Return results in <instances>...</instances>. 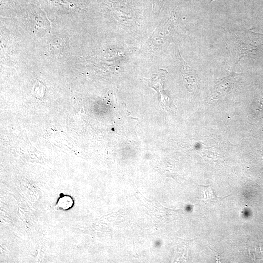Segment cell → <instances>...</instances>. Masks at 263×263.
Listing matches in <instances>:
<instances>
[{"instance_id":"obj_1","label":"cell","mask_w":263,"mask_h":263,"mask_svg":"<svg viewBox=\"0 0 263 263\" xmlns=\"http://www.w3.org/2000/svg\"><path fill=\"white\" fill-rule=\"evenodd\" d=\"M176 22L175 16L172 15L160 22L144 44L143 48L156 51L169 43L175 33Z\"/></svg>"},{"instance_id":"obj_2","label":"cell","mask_w":263,"mask_h":263,"mask_svg":"<svg viewBox=\"0 0 263 263\" xmlns=\"http://www.w3.org/2000/svg\"><path fill=\"white\" fill-rule=\"evenodd\" d=\"M167 74L166 70L160 69L153 74L150 79H146L148 85L158 92L162 107L166 110L170 107L169 99L164 91V83Z\"/></svg>"},{"instance_id":"obj_3","label":"cell","mask_w":263,"mask_h":263,"mask_svg":"<svg viewBox=\"0 0 263 263\" xmlns=\"http://www.w3.org/2000/svg\"><path fill=\"white\" fill-rule=\"evenodd\" d=\"M178 58L180 64L181 71L187 88L193 90L197 86L196 75L193 69L185 62L179 51Z\"/></svg>"},{"instance_id":"obj_4","label":"cell","mask_w":263,"mask_h":263,"mask_svg":"<svg viewBox=\"0 0 263 263\" xmlns=\"http://www.w3.org/2000/svg\"><path fill=\"white\" fill-rule=\"evenodd\" d=\"M201 192V200L204 202L217 203L230 195L225 197H220L216 195L214 190L210 185H199Z\"/></svg>"},{"instance_id":"obj_5","label":"cell","mask_w":263,"mask_h":263,"mask_svg":"<svg viewBox=\"0 0 263 263\" xmlns=\"http://www.w3.org/2000/svg\"><path fill=\"white\" fill-rule=\"evenodd\" d=\"M234 76V74H231L228 76L221 79L217 85V91L220 93L225 92L232 85Z\"/></svg>"},{"instance_id":"obj_6","label":"cell","mask_w":263,"mask_h":263,"mask_svg":"<svg viewBox=\"0 0 263 263\" xmlns=\"http://www.w3.org/2000/svg\"><path fill=\"white\" fill-rule=\"evenodd\" d=\"M166 1V0H154L155 7L156 8L157 12L158 14Z\"/></svg>"},{"instance_id":"obj_7","label":"cell","mask_w":263,"mask_h":263,"mask_svg":"<svg viewBox=\"0 0 263 263\" xmlns=\"http://www.w3.org/2000/svg\"><path fill=\"white\" fill-rule=\"evenodd\" d=\"M213 0H210V2H212V1H213ZM234 0L237 1H239V0Z\"/></svg>"}]
</instances>
